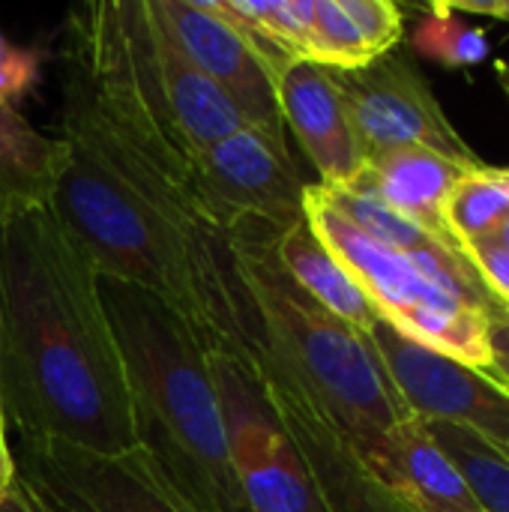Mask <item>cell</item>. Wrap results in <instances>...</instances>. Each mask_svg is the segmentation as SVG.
I'll return each mask as SVG.
<instances>
[{
	"instance_id": "29",
	"label": "cell",
	"mask_w": 509,
	"mask_h": 512,
	"mask_svg": "<svg viewBox=\"0 0 509 512\" xmlns=\"http://www.w3.org/2000/svg\"><path fill=\"white\" fill-rule=\"evenodd\" d=\"M15 477H18V468H15V456L6 441V417H3V405H0V498L12 489Z\"/></svg>"
},
{
	"instance_id": "9",
	"label": "cell",
	"mask_w": 509,
	"mask_h": 512,
	"mask_svg": "<svg viewBox=\"0 0 509 512\" xmlns=\"http://www.w3.org/2000/svg\"><path fill=\"white\" fill-rule=\"evenodd\" d=\"M225 441L246 512H324L309 471L237 354H210Z\"/></svg>"
},
{
	"instance_id": "26",
	"label": "cell",
	"mask_w": 509,
	"mask_h": 512,
	"mask_svg": "<svg viewBox=\"0 0 509 512\" xmlns=\"http://www.w3.org/2000/svg\"><path fill=\"white\" fill-rule=\"evenodd\" d=\"M483 282L489 285V291L509 309V252L492 246V243H477L468 249Z\"/></svg>"
},
{
	"instance_id": "4",
	"label": "cell",
	"mask_w": 509,
	"mask_h": 512,
	"mask_svg": "<svg viewBox=\"0 0 509 512\" xmlns=\"http://www.w3.org/2000/svg\"><path fill=\"white\" fill-rule=\"evenodd\" d=\"M69 66L102 114L186 189L189 162L243 117L180 51L150 0H105L72 15Z\"/></svg>"
},
{
	"instance_id": "6",
	"label": "cell",
	"mask_w": 509,
	"mask_h": 512,
	"mask_svg": "<svg viewBox=\"0 0 509 512\" xmlns=\"http://www.w3.org/2000/svg\"><path fill=\"white\" fill-rule=\"evenodd\" d=\"M303 216L387 324L438 354L489 372V324L495 315L456 276L363 234L324 198L318 183H306Z\"/></svg>"
},
{
	"instance_id": "15",
	"label": "cell",
	"mask_w": 509,
	"mask_h": 512,
	"mask_svg": "<svg viewBox=\"0 0 509 512\" xmlns=\"http://www.w3.org/2000/svg\"><path fill=\"white\" fill-rule=\"evenodd\" d=\"M351 450L381 486L414 512H483L420 417H408L372 441L351 444Z\"/></svg>"
},
{
	"instance_id": "17",
	"label": "cell",
	"mask_w": 509,
	"mask_h": 512,
	"mask_svg": "<svg viewBox=\"0 0 509 512\" xmlns=\"http://www.w3.org/2000/svg\"><path fill=\"white\" fill-rule=\"evenodd\" d=\"M63 165V138L42 135L15 105L0 102V222L48 207Z\"/></svg>"
},
{
	"instance_id": "21",
	"label": "cell",
	"mask_w": 509,
	"mask_h": 512,
	"mask_svg": "<svg viewBox=\"0 0 509 512\" xmlns=\"http://www.w3.org/2000/svg\"><path fill=\"white\" fill-rule=\"evenodd\" d=\"M426 429L459 468L483 512H509V453L450 423H426Z\"/></svg>"
},
{
	"instance_id": "13",
	"label": "cell",
	"mask_w": 509,
	"mask_h": 512,
	"mask_svg": "<svg viewBox=\"0 0 509 512\" xmlns=\"http://www.w3.org/2000/svg\"><path fill=\"white\" fill-rule=\"evenodd\" d=\"M237 357L249 366L264 402L273 408L276 420L294 441L321 501V510L414 512L363 468L342 432L252 342H246Z\"/></svg>"
},
{
	"instance_id": "1",
	"label": "cell",
	"mask_w": 509,
	"mask_h": 512,
	"mask_svg": "<svg viewBox=\"0 0 509 512\" xmlns=\"http://www.w3.org/2000/svg\"><path fill=\"white\" fill-rule=\"evenodd\" d=\"M60 138L66 165L48 210L93 270L165 303L207 354H240L249 333L225 237L198 222L186 189L102 114L69 63Z\"/></svg>"
},
{
	"instance_id": "27",
	"label": "cell",
	"mask_w": 509,
	"mask_h": 512,
	"mask_svg": "<svg viewBox=\"0 0 509 512\" xmlns=\"http://www.w3.org/2000/svg\"><path fill=\"white\" fill-rule=\"evenodd\" d=\"M489 348H492L489 375H495L504 387H509V315H501L489 324Z\"/></svg>"
},
{
	"instance_id": "30",
	"label": "cell",
	"mask_w": 509,
	"mask_h": 512,
	"mask_svg": "<svg viewBox=\"0 0 509 512\" xmlns=\"http://www.w3.org/2000/svg\"><path fill=\"white\" fill-rule=\"evenodd\" d=\"M486 243H492V246H498V249H504V252H509V219L486 240Z\"/></svg>"
},
{
	"instance_id": "16",
	"label": "cell",
	"mask_w": 509,
	"mask_h": 512,
	"mask_svg": "<svg viewBox=\"0 0 509 512\" xmlns=\"http://www.w3.org/2000/svg\"><path fill=\"white\" fill-rule=\"evenodd\" d=\"M483 168V165H480ZM474 171L471 165L453 162L435 150L426 147H396L384 150L378 156L366 159L363 174L345 186V189H360L402 213L405 219L429 228L432 234L459 243L444 219V207L456 183Z\"/></svg>"
},
{
	"instance_id": "10",
	"label": "cell",
	"mask_w": 509,
	"mask_h": 512,
	"mask_svg": "<svg viewBox=\"0 0 509 512\" xmlns=\"http://www.w3.org/2000/svg\"><path fill=\"white\" fill-rule=\"evenodd\" d=\"M366 339L414 417L468 429L509 453V387L495 375L402 336L384 318L369 327Z\"/></svg>"
},
{
	"instance_id": "23",
	"label": "cell",
	"mask_w": 509,
	"mask_h": 512,
	"mask_svg": "<svg viewBox=\"0 0 509 512\" xmlns=\"http://www.w3.org/2000/svg\"><path fill=\"white\" fill-rule=\"evenodd\" d=\"M438 18L420 24L417 30V45L420 51L453 63V66H465V63H477L486 57V39L480 30H468L462 27L456 18H450V9L435 6Z\"/></svg>"
},
{
	"instance_id": "28",
	"label": "cell",
	"mask_w": 509,
	"mask_h": 512,
	"mask_svg": "<svg viewBox=\"0 0 509 512\" xmlns=\"http://www.w3.org/2000/svg\"><path fill=\"white\" fill-rule=\"evenodd\" d=\"M0 512H45L42 504L30 495V489L21 483V477H15L12 489L0 498Z\"/></svg>"
},
{
	"instance_id": "18",
	"label": "cell",
	"mask_w": 509,
	"mask_h": 512,
	"mask_svg": "<svg viewBox=\"0 0 509 512\" xmlns=\"http://www.w3.org/2000/svg\"><path fill=\"white\" fill-rule=\"evenodd\" d=\"M273 252L282 270L339 321L351 324L360 333H369V327L381 318L375 303L333 255V249L315 234L306 216L273 243Z\"/></svg>"
},
{
	"instance_id": "22",
	"label": "cell",
	"mask_w": 509,
	"mask_h": 512,
	"mask_svg": "<svg viewBox=\"0 0 509 512\" xmlns=\"http://www.w3.org/2000/svg\"><path fill=\"white\" fill-rule=\"evenodd\" d=\"M309 12V60L327 69H360L372 63V51L342 9V0H306Z\"/></svg>"
},
{
	"instance_id": "5",
	"label": "cell",
	"mask_w": 509,
	"mask_h": 512,
	"mask_svg": "<svg viewBox=\"0 0 509 512\" xmlns=\"http://www.w3.org/2000/svg\"><path fill=\"white\" fill-rule=\"evenodd\" d=\"M264 228L225 234L237 303L252 342L348 444L372 441L414 417L366 333L315 303L276 261Z\"/></svg>"
},
{
	"instance_id": "2",
	"label": "cell",
	"mask_w": 509,
	"mask_h": 512,
	"mask_svg": "<svg viewBox=\"0 0 509 512\" xmlns=\"http://www.w3.org/2000/svg\"><path fill=\"white\" fill-rule=\"evenodd\" d=\"M0 405L21 441L138 447L99 273L48 207L0 222Z\"/></svg>"
},
{
	"instance_id": "11",
	"label": "cell",
	"mask_w": 509,
	"mask_h": 512,
	"mask_svg": "<svg viewBox=\"0 0 509 512\" xmlns=\"http://www.w3.org/2000/svg\"><path fill=\"white\" fill-rule=\"evenodd\" d=\"M333 78L366 159L396 147H426L471 168L483 165L405 54L390 51L360 69H333Z\"/></svg>"
},
{
	"instance_id": "12",
	"label": "cell",
	"mask_w": 509,
	"mask_h": 512,
	"mask_svg": "<svg viewBox=\"0 0 509 512\" xmlns=\"http://www.w3.org/2000/svg\"><path fill=\"white\" fill-rule=\"evenodd\" d=\"M150 9L198 72L237 108L246 126L288 132L276 87L282 66L216 0H150Z\"/></svg>"
},
{
	"instance_id": "25",
	"label": "cell",
	"mask_w": 509,
	"mask_h": 512,
	"mask_svg": "<svg viewBox=\"0 0 509 512\" xmlns=\"http://www.w3.org/2000/svg\"><path fill=\"white\" fill-rule=\"evenodd\" d=\"M36 81H39V54L15 45L0 30V102L18 105V99L30 93Z\"/></svg>"
},
{
	"instance_id": "24",
	"label": "cell",
	"mask_w": 509,
	"mask_h": 512,
	"mask_svg": "<svg viewBox=\"0 0 509 512\" xmlns=\"http://www.w3.org/2000/svg\"><path fill=\"white\" fill-rule=\"evenodd\" d=\"M342 9L360 30L363 42L369 45L372 57H384L396 48L405 30L402 9L390 0H342Z\"/></svg>"
},
{
	"instance_id": "8",
	"label": "cell",
	"mask_w": 509,
	"mask_h": 512,
	"mask_svg": "<svg viewBox=\"0 0 509 512\" xmlns=\"http://www.w3.org/2000/svg\"><path fill=\"white\" fill-rule=\"evenodd\" d=\"M12 456L45 512H201L141 447L93 453L63 441H21Z\"/></svg>"
},
{
	"instance_id": "19",
	"label": "cell",
	"mask_w": 509,
	"mask_h": 512,
	"mask_svg": "<svg viewBox=\"0 0 509 512\" xmlns=\"http://www.w3.org/2000/svg\"><path fill=\"white\" fill-rule=\"evenodd\" d=\"M444 219L465 249L486 243L509 219V168L468 171L450 192Z\"/></svg>"
},
{
	"instance_id": "7",
	"label": "cell",
	"mask_w": 509,
	"mask_h": 512,
	"mask_svg": "<svg viewBox=\"0 0 509 512\" xmlns=\"http://www.w3.org/2000/svg\"><path fill=\"white\" fill-rule=\"evenodd\" d=\"M303 192L288 132L261 126H240L201 150L186 171L189 204L216 237L249 225L282 237L303 219Z\"/></svg>"
},
{
	"instance_id": "20",
	"label": "cell",
	"mask_w": 509,
	"mask_h": 512,
	"mask_svg": "<svg viewBox=\"0 0 509 512\" xmlns=\"http://www.w3.org/2000/svg\"><path fill=\"white\" fill-rule=\"evenodd\" d=\"M216 6L237 21L279 66L291 60H309L306 0H216Z\"/></svg>"
},
{
	"instance_id": "3",
	"label": "cell",
	"mask_w": 509,
	"mask_h": 512,
	"mask_svg": "<svg viewBox=\"0 0 509 512\" xmlns=\"http://www.w3.org/2000/svg\"><path fill=\"white\" fill-rule=\"evenodd\" d=\"M138 447L201 512H246L231 471L213 363L192 327L147 291L99 276Z\"/></svg>"
},
{
	"instance_id": "14",
	"label": "cell",
	"mask_w": 509,
	"mask_h": 512,
	"mask_svg": "<svg viewBox=\"0 0 509 512\" xmlns=\"http://www.w3.org/2000/svg\"><path fill=\"white\" fill-rule=\"evenodd\" d=\"M279 111L285 129L327 189L351 186L366 168V150L354 132L348 105L333 78V69L315 60H291L279 69Z\"/></svg>"
}]
</instances>
